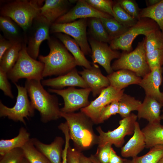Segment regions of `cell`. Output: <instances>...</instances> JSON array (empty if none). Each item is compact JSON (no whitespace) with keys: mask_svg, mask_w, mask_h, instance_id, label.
Segmentation results:
<instances>
[{"mask_svg":"<svg viewBox=\"0 0 163 163\" xmlns=\"http://www.w3.org/2000/svg\"><path fill=\"white\" fill-rule=\"evenodd\" d=\"M79 161L80 163H93L89 157H86L81 152L79 155Z\"/></svg>","mask_w":163,"mask_h":163,"instance_id":"c3c4849f","label":"cell"},{"mask_svg":"<svg viewBox=\"0 0 163 163\" xmlns=\"http://www.w3.org/2000/svg\"><path fill=\"white\" fill-rule=\"evenodd\" d=\"M49 92L56 93L63 98L64 106L60 108L61 112L73 113L79 109L88 106L90 104L88 97L91 90L90 88L76 89L69 87L65 89L49 88Z\"/></svg>","mask_w":163,"mask_h":163,"instance_id":"7c38bea8","label":"cell"},{"mask_svg":"<svg viewBox=\"0 0 163 163\" xmlns=\"http://www.w3.org/2000/svg\"><path fill=\"white\" fill-rule=\"evenodd\" d=\"M0 29L3 36L13 44L27 43L26 34L11 18L0 16Z\"/></svg>","mask_w":163,"mask_h":163,"instance_id":"44dd1931","label":"cell"},{"mask_svg":"<svg viewBox=\"0 0 163 163\" xmlns=\"http://www.w3.org/2000/svg\"><path fill=\"white\" fill-rule=\"evenodd\" d=\"M113 9L116 16L115 19L126 27L133 26L138 21L128 14L117 2L113 3Z\"/></svg>","mask_w":163,"mask_h":163,"instance_id":"d590c367","label":"cell"},{"mask_svg":"<svg viewBox=\"0 0 163 163\" xmlns=\"http://www.w3.org/2000/svg\"><path fill=\"white\" fill-rule=\"evenodd\" d=\"M158 163H163V156L160 159Z\"/></svg>","mask_w":163,"mask_h":163,"instance_id":"db71d44e","label":"cell"},{"mask_svg":"<svg viewBox=\"0 0 163 163\" xmlns=\"http://www.w3.org/2000/svg\"><path fill=\"white\" fill-rule=\"evenodd\" d=\"M14 44L0 34V60L5 52Z\"/></svg>","mask_w":163,"mask_h":163,"instance_id":"bcb514c9","label":"cell"},{"mask_svg":"<svg viewBox=\"0 0 163 163\" xmlns=\"http://www.w3.org/2000/svg\"><path fill=\"white\" fill-rule=\"evenodd\" d=\"M22 149L24 158L29 163H51L47 158L35 147L30 139Z\"/></svg>","mask_w":163,"mask_h":163,"instance_id":"d6a6232c","label":"cell"},{"mask_svg":"<svg viewBox=\"0 0 163 163\" xmlns=\"http://www.w3.org/2000/svg\"><path fill=\"white\" fill-rule=\"evenodd\" d=\"M30 134L24 127H21L16 136L11 139L0 140V155H3L9 151L17 148H22L30 139Z\"/></svg>","mask_w":163,"mask_h":163,"instance_id":"4316f807","label":"cell"},{"mask_svg":"<svg viewBox=\"0 0 163 163\" xmlns=\"http://www.w3.org/2000/svg\"><path fill=\"white\" fill-rule=\"evenodd\" d=\"M81 152L75 148H68L67 153V163H80L79 155Z\"/></svg>","mask_w":163,"mask_h":163,"instance_id":"f6af8a7d","label":"cell"},{"mask_svg":"<svg viewBox=\"0 0 163 163\" xmlns=\"http://www.w3.org/2000/svg\"><path fill=\"white\" fill-rule=\"evenodd\" d=\"M18 90V95L15 105L12 107H8L0 101V117H7L15 121H20L26 125L24 118L28 119L34 115V110L28 97L27 90L25 87L14 84Z\"/></svg>","mask_w":163,"mask_h":163,"instance_id":"ba28073f","label":"cell"},{"mask_svg":"<svg viewBox=\"0 0 163 163\" xmlns=\"http://www.w3.org/2000/svg\"><path fill=\"white\" fill-rule=\"evenodd\" d=\"M57 38L69 51L75 58L77 66L90 69L92 66L90 62L85 58L80 46L73 38L66 34L58 33H55Z\"/></svg>","mask_w":163,"mask_h":163,"instance_id":"d4e9b609","label":"cell"},{"mask_svg":"<svg viewBox=\"0 0 163 163\" xmlns=\"http://www.w3.org/2000/svg\"><path fill=\"white\" fill-rule=\"evenodd\" d=\"M87 18L80 19L68 23L51 24L50 34L61 33L73 37L85 55L91 54L87 37Z\"/></svg>","mask_w":163,"mask_h":163,"instance_id":"8fae6325","label":"cell"},{"mask_svg":"<svg viewBox=\"0 0 163 163\" xmlns=\"http://www.w3.org/2000/svg\"><path fill=\"white\" fill-rule=\"evenodd\" d=\"M78 72L91 89L94 97L99 95L103 89L110 86L107 77L102 74L96 64H93L90 69L84 68L83 70Z\"/></svg>","mask_w":163,"mask_h":163,"instance_id":"e0dca14e","label":"cell"},{"mask_svg":"<svg viewBox=\"0 0 163 163\" xmlns=\"http://www.w3.org/2000/svg\"><path fill=\"white\" fill-rule=\"evenodd\" d=\"M163 156V145H158L150 148L145 154L133 158V163H158Z\"/></svg>","mask_w":163,"mask_h":163,"instance_id":"836d02e7","label":"cell"},{"mask_svg":"<svg viewBox=\"0 0 163 163\" xmlns=\"http://www.w3.org/2000/svg\"><path fill=\"white\" fill-rule=\"evenodd\" d=\"M91 50V58L93 64L98 63L104 68L108 75L112 73L111 62L118 59L121 53L111 49L107 43L100 42L93 39L89 40Z\"/></svg>","mask_w":163,"mask_h":163,"instance_id":"5bb4252c","label":"cell"},{"mask_svg":"<svg viewBox=\"0 0 163 163\" xmlns=\"http://www.w3.org/2000/svg\"><path fill=\"white\" fill-rule=\"evenodd\" d=\"M137 118V115L131 113L120 120L119 126L117 128L107 132L103 131L100 126L97 127L96 130L99 134L98 136V147L109 143L117 148H121L125 142V137L133 134Z\"/></svg>","mask_w":163,"mask_h":163,"instance_id":"9c48e42d","label":"cell"},{"mask_svg":"<svg viewBox=\"0 0 163 163\" xmlns=\"http://www.w3.org/2000/svg\"><path fill=\"white\" fill-rule=\"evenodd\" d=\"M7 73L0 69V89L4 94L11 99L14 98L11 84L8 81Z\"/></svg>","mask_w":163,"mask_h":163,"instance_id":"b9f144b4","label":"cell"},{"mask_svg":"<svg viewBox=\"0 0 163 163\" xmlns=\"http://www.w3.org/2000/svg\"><path fill=\"white\" fill-rule=\"evenodd\" d=\"M30 140L51 163H62V147L65 143V140L62 137H56L53 141L49 144L44 143L36 138H31Z\"/></svg>","mask_w":163,"mask_h":163,"instance_id":"d6986e66","label":"cell"},{"mask_svg":"<svg viewBox=\"0 0 163 163\" xmlns=\"http://www.w3.org/2000/svg\"><path fill=\"white\" fill-rule=\"evenodd\" d=\"M112 145L108 143L102 146L97 147L95 155L101 163H109Z\"/></svg>","mask_w":163,"mask_h":163,"instance_id":"7bdbcfd3","label":"cell"},{"mask_svg":"<svg viewBox=\"0 0 163 163\" xmlns=\"http://www.w3.org/2000/svg\"><path fill=\"white\" fill-rule=\"evenodd\" d=\"M100 18L111 40L123 34L129 28L124 26L114 18Z\"/></svg>","mask_w":163,"mask_h":163,"instance_id":"1f68e13d","label":"cell"},{"mask_svg":"<svg viewBox=\"0 0 163 163\" xmlns=\"http://www.w3.org/2000/svg\"><path fill=\"white\" fill-rule=\"evenodd\" d=\"M139 17L148 18L155 21L163 33V0L153 5L140 9Z\"/></svg>","mask_w":163,"mask_h":163,"instance_id":"f1b7e54d","label":"cell"},{"mask_svg":"<svg viewBox=\"0 0 163 163\" xmlns=\"http://www.w3.org/2000/svg\"><path fill=\"white\" fill-rule=\"evenodd\" d=\"M125 159H123L118 155L112 148L110 156L109 163H123Z\"/></svg>","mask_w":163,"mask_h":163,"instance_id":"7dc6e473","label":"cell"},{"mask_svg":"<svg viewBox=\"0 0 163 163\" xmlns=\"http://www.w3.org/2000/svg\"><path fill=\"white\" fill-rule=\"evenodd\" d=\"M41 81L26 80L25 83L31 104L40 114L44 123L61 118V110L57 97L50 94L43 88Z\"/></svg>","mask_w":163,"mask_h":163,"instance_id":"7a4b0ae2","label":"cell"},{"mask_svg":"<svg viewBox=\"0 0 163 163\" xmlns=\"http://www.w3.org/2000/svg\"><path fill=\"white\" fill-rule=\"evenodd\" d=\"M91 6L97 10L108 14L114 19L116 16L113 9V2L110 0H85Z\"/></svg>","mask_w":163,"mask_h":163,"instance_id":"8d00e7d4","label":"cell"},{"mask_svg":"<svg viewBox=\"0 0 163 163\" xmlns=\"http://www.w3.org/2000/svg\"><path fill=\"white\" fill-rule=\"evenodd\" d=\"M119 101L115 100L102 109L100 114L98 124L103 123L112 116L118 113Z\"/></svg>","mask_w":163,"mask_h":163,"instance_id":"60d3db41","label":"cell"},{"mask_svg":"<svg viewBox=\"0 0 163 163\" xmlns=\"http://www.w3.org/2000/svg\"><path fill=\"white\" fill-rule=\"evenodd\" d=\"M89 158L93 163H101L95 155H91Z\"/></svg>","mask_w":163,"mask_h":163,"instance_id":"f907efd6","label":"cell"},{"mask_svg":"<svg viewBox=\"0 0 163 163\" xmlns=\"http://www.w3.org/2000/svg\"><path fill=\"white\" fill-rule=\"evenodd\" d=\"M44 64L31 57L27 53L26 43L22 46L16 62L7 73L8 77L14 84L20 79L41 81L43 78Z\"/></svg>","mask_w":163,"mask_h":163,"instance_id":"5b68a950","label":"cell"},{"mask_svg":"<svg viewBox=\"0 0 163 163\" xmlns=\"http://www.w3.org/2000/svg\"><path fill=\"white\" fill-rule=\"evenodd\" d=\"M24 158L22 148H15L1 156L0 163H21Z\"/></svg>","mask_w":163,"mask_h":163,"instance_id":"74e56055","label":"cell"},{"mask_svg":"<svg viewBox=\"0 0 163 163\" xmlns=\"http://www.w3.org/2000/svg\"><path fill=\"white\" fill-rule=\"evenodd\" d=\"M41 82L43 86L50 87L55 89H61L67 86L89 88L75 68L66 74L43 80Z\"/></svg>","mask_w":163,"mask_h":163,"instance_id":"ac0fdd59","label":"cell"},{"mask_svg":"<svg viewBox=\"0 0 163 163\" xmlns=\"http://www.w3.org/2000/svg\"><path fill=\"white\" fill-rule=\"evenodd\" d=\"M145 146L144 135L139 123L136 121L133 136L121 148V155L125 158H134L137 156Z\"/></svg>","mask_w":163,"mask_h":163,"instance_id":"ffe728a7","label":"cell"},{"mask_svg":"<svg viewBox=\"0 0 163 163\" xmlns=\"http://www.w3.org/2000/svg\"><path fill=\"white\" fill-rule=\"evenodd\" d=\"M89 25L90 33L93 39L100 42L110 43L111 39L106 31L100 18H91Z\"/></svg>","mask_w":163,"mask_h":163,"instance_id":"4dcf8cb0","label":"cell"},{"mask_svg":"<svg viewBox=\"0 0 163 163\" xmlns=\"http://www.w3.org/2000/svg\"><path fill=\"white\" fill-rule=\"evenodd\" d=\"M70 3L66 0H45L40 14L52 24L68 11Z\"/></svg>","mask_w":163,"mask_h":163,"instance_id":"7402d4cb","label":"cell"},{"mask_svg":"<svg viewBox=\"0 0 163 163\" xmlns=\"http://www.w3.org/2000/svg\"><path fill=\"white\" fill-rule=\"evenodd\" d=\"M145 38L146 53L156 49H163V33L160 29L152 32Z\"/></svg>","mask_w":163,"mask_h":163,"instance_id":"e575fe53","label":"cell"},{"mask_svg":"<svg viewBox=\"0 0 163 163\" xmlns=\"http://www.w3.org/2000/svg\"><path fill=\"white\" fill-rule=\"evenodd\" d=\"M159 29H160L158 25L153 20L148 18H141L125 33L112 40L109 46L113 50L130 52L133 50V41L137 36L143 35L145 37L152 32Z\"/></svg>","mask_w":163,"mask_h":163,"instance_id":"52a82bcc","label":"cell"},{"mask_svg":"<svg viewBox=\"0 0 163 163\" xmlns=\"http://www.w3.org/2000/svg\"><path fill=\"white\" fill-rule=\"evenodd\" d=\"M163 106L155 99L145 96L137 111L138 118L146 120L149 123H160L161 109Z\"/></svg>","mask_w":163,"mask_h":163,"instance_id":"603a6c76","label":"cell"},{"mask_svg":"<svg viewBox=\"0 0 163 163\" xmlns=\"http://www.w3.org/2000/svg\"><path fill=\"white\" fill-rule=\"evenodd\" d=\"M50 52L46 56L39 55V61L44 64L43 76L64 75L75 68V60L64 45L51 37L47 40Z\"/></svg>","mask_w":163,"mask_h":163,"instance_id":"6da1fadb","label":"cell"},{"mask_svg":"<svg viewBox=\"0 0 163 163\" xmlns=\"http://www.w3.org/2000/svg\"><path fill=\"white\" fill-rule=\"evenodd\" d=\"M61 117L66 120L71 139L75 148L81 152L97 144L98 136L93 129V121L83 113H65L61 112Z\"/></svg>","mask_w":163,"mask_h":163,"instance_id":"3957f363","label":"cell"},{"mask_svg":"<svg viewBox=\"0 0 163 163\" xmlns=\"http://www.w3.org/2000/svg\"><path fill=\"white\" fill-rule=\"evenodd\" d=\"M130 15L137 20L139 17L140 9L136 1L132 0H119L116 1Z\"/></svg>","mask_w":163,"mask_h":163,"instance_id":"ab89813d","label":"cell"},{"mask_svg":"<svg viewBox=\"0 0 163 163\" xmlns=\"http://www.w3.org/2000/svg\"><path fill=\"white\" fill-rule=\"evenodd\" d=\"M142 130L145 138L146 148L163 145V125L160 123H148Z\"/></svg>","mask_w":163,"mask_h":163,"instance_id":"484cf974","label":"cell"},{"mask_svg":"<svg viewBox=\"0 0 163 163\" xmlns=\"http://www.w3.org/2000/svg\"><path fill=\"white\" fill-rule=\"evenodd\" d=\"M45 0H15L4 2L0 8L1 16L11 18L26 32L34 19L40 13Z\"/></svg>","mask_w":163,"mask_h":163,"instance_id":"277c9868","label":"cell"},{"mask_svg":"<svg viewBox=\"0 0 163 163\" xmlns=\"http://www.w3.org/2000/svg\"><path fill=\"white\" fill-rule=\"evenodd\" d=\"M124 90H120L110 86L103 89L98 96L87 106L80 109L81 111L88 117L95 124H98L102 109L113 101L119 100Z\"/></svg>","mask_w":163,"mask_h":163,"instance_id":"4fadbf2b","label":"cell"},{"mask_svg":"<svg viewBox=\"0 0 163 163\" xmlns=\"http://www.w3.org/2000/svg\"><path fill=\"white\" fill-rule=\"evenodd\" d=\"M145 38L139 42L132 51H123L120 57L111 65L113 71L120 69L131 71L142 78L151 71L146 59L145 48Z\"/></svg>","mask_w":163,"mask_h":163,"instance_id":"8992f818","label":"cell"},{"mask_svg":"<svg viewBox=\"0 0 163 163\" xmlns=\"http://www.w3.org/2000/svg\"><path fill=\"white\" fill-rule=\"evenodd\" d=\"M142 102L126 94H123L119 101L118 114L123 118L129 116L132 111H137Z\"/></svg>","mask_w":163,"mask_h":163,"instance_id":"f546056e","label":"cell"},{"mask_svg":"<svg viewBox=\"0 0 163 163\" xmlns=\"http://www.w3.org/2000/svg\"><path fill=\"white\" fill-rule=\"evenodd\" d=\"M62 131L64 134L65 137V147L63 150L62 158V163H67V151L70 146L69 141L71 139L69 130L67 127H65L63 128Z\"/></svg>","mask_w":163,"mask_h":163,"instance_id":"ee69618b","label":"cell"},{"mask_svg":"<svg viewBox=\"0 0 163 163\" xmlns=\"http://www.w3.org/2000/svg\"><path fill=\"white\" fill-rule=\"evenodd\" d=\"M21 163H29L27 160L25 158L23 159Z\"/></svg>","mask_w":163,"mask_h":163,"instance_id":"f5cc1de1","label":"cell"},{"mask_svg":"<svg viewBox=\"0 0 163 163\" xmlns=\"http://www.w3.org/2000/svg\"><path fill=\"white\" fill-rule=\"evenodd\" d=\"M123 163H133L132 161L130 160L125 159Z\"/></svg>","mask_w":163,"mask_h":163,"instance_id":"816d5d0a","label":"cell"},{"mask_svg":"<svg viewBox=\"0 0 163 163\" xmlns=\"http://www.w3.org/2000/svg\"><path fill=\"white\" fill-rule=\"evenodd\" d=\"M88 18H113L106 13L100 11L89 5L85 0H78L76 5L54 22L65 23L72 22L78 19Z\"/></svg>","mask_w":163,"mask_h":163,"instance_id":"9a60e30c","label":"cell"},{"mask_svg":"<svg viewBox=\"0 0 163 163\" xmlns=\"http://www.w3.org/2000/svg\"><path fill=\"white\" fill-rule=\"evenodd\" d=\"M146 59L151 70L163 66V49H158L146 53Z\"/></svg>","mask_w":163,"mask_h":163,"instance_id":"f35d334b","label":"cell"},{"mask_svg":"<svg viewBox=\"0 0 163 163\" xmlns=\"http://www.w3.org/2000/svg\"><path fill=\"white\" fill-rule=\"evenodd\" d=\"M160 0H146L147 5V7L153 5L157 4L160 1Z\"/></svg>","mask_w":163,"mask_h":163,"instance_id":"681fc988","label":"cell"},{"mask_svg":"<svg viewBox=\"0 0 163 163\" xmlns=\"http://www.w3.org/2000/svg\"><path fill=\"white\" fill-rule=\"evenodd\" d=\"M161 120H163V113L161 115Z\"/></svg>","mask_w":163,"mask_h":163,"instance_id":"11a10c76","label":"cell"},{"mask_svg":"<svg viewBox=\"0 0 163 163\" xmlns=\"http://www.w3.org/2000/svg\"><path fill=\"white\" fill-rule=\"evenodd\" d=\"M107 77L109 81L110 86L120 90L130 85H139L142 79L134 72L126 69L113 71Z\"/></svg>","mask_w":163,"mask_h":163,"instance_id":"cb8c5ba5","label":"cell"},{"mask_svg":"<svg viewBox=\"0 0 163 163\" xmlns=\"http://www.w3.org/2000/svg\"><path fill=\"white\" fill-rule=\"evenodd\" d=\"M52 24L40 14L33 20L26 32L27 50L29 55L37 59L40 48L44 40H49Z\"/></svg>","mask_w":163,"mask_h":163,"instance_id":"30bf717a","label":"cell"},{"mask_svg":"<svg viewBox=\"0 0 163 163\" xmlns=\"http://www.w3.org/2000/svg\"><path fill=\"white\" fill-rule=\"evenodd\" d=\"M162 112H163V108H162Z\"/></svg>","mask_w":163,"mask_h":163,"instance_id":"9f6ffc18","label":"cell"},{"mask_svg":"<svg viewBox=\"0 0 163 163\" xmlns=\"http://www.w3.org/2000/svg\"><path fill=\"white\" fill-rule=\"evenodd\" d=\"M163 70V67L154 68L142 78L139 85L143 89L146 96L155 99L163 106V92L160 90Z\"/></svg>","mask_w":163,"mask_h":163,"instance_id":"2e32d148","label":"cell"},{"mask_svg":"<svg viewBox=\"0 0 163 163\" xmlns=\"http://www.w3.org/2000/svg\"><path fill=\"white\" fill-rule=\"evenodd\" d=\"M24 43L14 44L5 52L0 60V69L7 73L12 69L18 60Z\"/></svg>","mask_w":163,"mask_h":163,"instance_id":"83f0119b","label":"cell"}]
</instances>
